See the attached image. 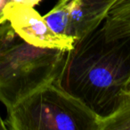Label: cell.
Instances as JSON below:
<instances>
[{"instance_id":"1","label":"cell","mask_w":130,"mask_h":130,"mask_svg":"<svg viewBox=\"0 0 130 130\" xmlns=\"http://www.w3.org/2000/svg\"><path fill=\"white\" fill-rule=\"evenodd\" d=\"M130 78V38L107 40L101 26L67 50L56 81L100 117L112 113Z\"/></svg>"},{"instance_id":"2","label":"cell","mask_w":130,"mask_h":130,"mask_svg":"<svg viewBox=\"0 0 130 130\" xmlns=\"http://www.w3.org/2000/svg\"><path fill=\"white\" fill-rule=\"evenodd\" d=\"M67 50L24 41L8 22L0 25V102L6 110L56 80Z\"/></svg>"},{"instance_id":"3","label":"cell","mask_w":130,"mask_h":130,"mask_svg":"<svg viewBox=\"0 0 130 130\" xmlns=\"http://www.w3.org/2000/svg\"><path fill=\"white\" fill-rule=\"evenodd\" d=\"M100 116L56 80L48 82L7 110L11 130H99Z\"/></svg>"},{"instance_id":"4","label":"cell","mask_w":130,"mask_h":130,"mask_svg":"<svg viewBox=\"0 0 130 130\" xmlns=\"http://www.w3.org/2000/svg\"><path fill=\"white\" fill-rule=\"evenodd\" d=\"M2 20L9 22L24 41L36 46L71 50L76 43L74 38L60 36L51 30L44 17L27 5L7 4L3 11Z\"/></svg>"},{"instance_id":"5","label":"cell","mask_w":130,"mask_h":130,"mask_svg":"<svg viewBox=\"0 0 130 130\" xmlns=\"http://www.w3.org/2000/svg\"><path fill=\"white\" fill-rule=\"evenodd\" d=\"M69 6L68 36L76 41L86 38L102 25L106 15L83 0H67Z\"/></svg>"},{"instance_id":"6","label":"cell","mask_w":130,"mask_h":130,"mask_svg":"<svg viewBox=\"0 0 130 130\" xmlns=\"http://www.w3.org/2000/svg\"><path fill=\"white\" fill-rule=\"evenodd\" d=\"M101 29L107 40L130 38V0H115Z\"/></svg>"},{"instance_id":"7","label":"cell","mask_w":130,"mask_h":130,"mask_svg":"<svg viewBox=\"0 0 130 130\" xmlns=\"http://www.w3.org/2000/svg\"><path fill=\"white\" fill-rule=\"evenodd\" d=\"M99 130H130V94H126L112 113L100 117Z\"/></svg>"},{"instance_id":"8","label":"cell","mask_w":130,"mask_h":130,"mask_svg":"<svg viewBox=\"0 0 130 130\" xmlns=\"http://www.w3.org/2000/svg\"><path fill=\"white\" fill-rule=\"evenodd\" d=\"M43 17L51 30L55 34L70 38L68 36L69 6L67 0H58L57 4Z\"/></svg>"},{"instance_id":"9","label":"cell","mask_w":130,"mask_h":130,"mask_svg":"<svg viewBox=\"0 0 130 130\" xmlns=\"http://www.w3.org/2000/svg\"><path fill=\"white\" fill-rule=\"evenodd\" d=\"M83 1L87 4L90 5L93 7L99 10L100 12L104 13L107 16L110 7L112 6L115 0H83Z\"/></svg>"},{"instance_id":"10","label":"cell","mask_w":130,"mask_h":130,"mask_svg":"<svg viewBox=\"0 0 130 130\" xmlns=\"http://www.w3.org/2000/svg\"><path fill=\"white\" fill-rule=\"evenodd\" d=\"M11 3V0H0V25L2 23H4L2 20V14H3V11H4L5 7L7 4Z\"/></svg>"},{"instance_id":"11","label":"cell","mask_w":130,"mask_h":130,"mask_svg":"<svg viewBox=\"0 0 130 130\" xmlns=\"http://www.w3.org/2000/svg\"><path fill=\"white\" fill-rule=\"evenodd\" d=\"M41 1L42 0H26V4H27V6L34 7V6H38Z\"/></svg>"},{"instance_id":"12","label":"cell","mask_w":130,"mask_h":130,"mask_svg":"<svg viewBox=\"0 0 130 130\" xmlns=\"http://www.w3.org/2000/svg\"><path fill=\"white\" fill-rule=\"evenodd\" d=\"M7 127H6V122L5 120L2 119L1 115H0V130H6Z\"/></svg>"},{"instance_id":"13","label":"cell","mask_w":130,"mask_h":130,"mask_svg":"<svg viewBox=\"0 0 130 130\" xmlns=\"http://www.w3.org/2000/svg\"><path fill=\"white\" fill-rule=\"evenodd\" d=\"M125 91H126V94H130V78H129V79H128L127 83H126V88H125Z\"/></svg>"}]
</instances>
